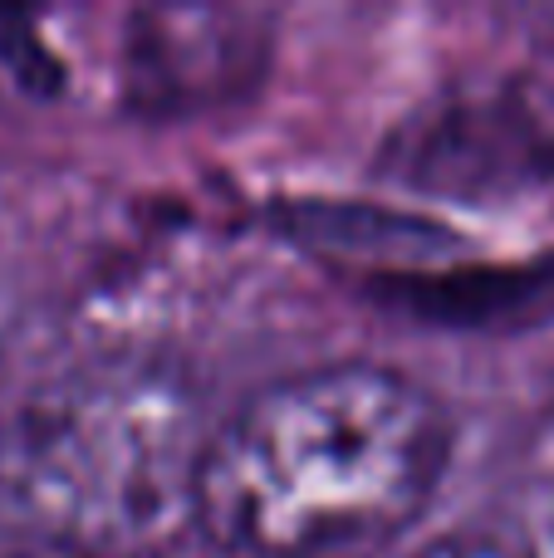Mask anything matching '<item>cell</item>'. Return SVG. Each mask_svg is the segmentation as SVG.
Segmentation results:
<instances>
[{
	"label": "cell",
	"instance_id": "1",
	"mask_svg": "<svg viewBox=\"0 0 554 558\" xmlns=\"http://www.w3.org/2000/svg\"><path fill=\"white\" fill-rule=\"evenodd\" d=\"M451 412L383 363H329L261 387L206 436L192 524L241 558L363 549L422 514L451 461Z\"/></svg>",
	"mask_w": 554,
	"mask_h": 558
},
{
	"label": "cell",
	"instance_id": "6",
	"mask_svg": "<svg viewBox=\"0 0 554 558\" xmlns=\"http://www.w3.org/2000/svg\"><path fill=\"white\" fill-rule=\"evenodd\" d=\"M280 231L310 251L339 260L353 275H393V270H422L461 255V235L442 221H427L402 206L378 202H290L275 211Z\"/></svg>",
	"mask_w": 554,
	"mask_h": 558
},
{
	"label": "cell",
	"instance_id": "3",
	"mask_svg": "<svg viewBox=\"0 0 554 558\" xmlns=\"http://www.w3.org/2000/svg\"><path fill=\"white\" fill-rule=\"evenodd\" d=\"M265 59L270 15L261 10H137L123 39V84L147 113H202L241 98Z\"/></svg>",
	"mask_w": 554,
	"mask_h": 558
},
{
	"label": "cell",
	"instance_id": "4",
	"mask_svg": "<svg viewBox=\"0 0 554 558\" xmlns=\"http://www.w3.org/2000/svg\"><path fill=\"white\" fill-rule=\"evenodd\" d=\"M540 123L516 98H447L418 113L383 157V172L402 186L442 196H477L510 186L545 162Z\"/></svg>",
	"mask_w": 554,
	"mask_h": 558
},
{
	"label": "cell",
	"instance_id": "2",
	"mask_svg": "<svg viewBox=\"0 0 554 558\" xmlns=\"http://www.w3.org/2000/svg\"><path fill=\"white\" fill-rule=\"evenodd\" d=\"M206 422L162 363L79 367L0 422V534L45 549H143L192 524Z\"/></svg>",
	"mask_w": 554,
	"mask_h": 558
},
{
	"label": "cell",
	"instance_id": "5",
	"mask_svg": "<svg viewBox=\"0 0 554 558\" xmlns=\"http://www.w3.org/2000/svg\"><path fill=\"white\" fill-rule=\"evenodd\" d=\"M363 294L402 318L467 333H516L554 318V255L540 260H442L369 275Z\"/></svg>",
	"mask_w": 554,
	"mask_h": 558
},
{
	"label": "cell",
	"instance_id": "7",
	"mask_svg": "<svg viewBox=\"0 0 554 558\" xmlns=\"http://www.w3.org/2000/svg\"><path fill=\"white\" fill-rule=\"evenodd\" d=\"M412 558H545L535 544V534L520 530L516 520H471L461 530L437 534L432 544H422Z\"/></svg>",
	"mask_w": 554,
	"mask_h": 558
}]
</instances>
